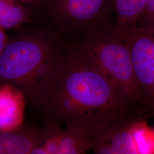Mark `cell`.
Here are the masks:
<instances>
[{
	"label": "cell",
	"instance_id": "obj_3",
	"mask_svg": "<svg viewBox=\"0 0 154 154\" xmlns=\"http://www.w3.org/2000/svg\"><path fill=\"white\" fill-rule=\"evenodd\" d=\"M75 48L132 104L143 105L128 46L112 23L99 25L83 33Z\"/></svg>",
	"mask_w": 154,
	"mask_h": 154
},
{
	"label": "cell",
	"instance_id": "obj_2",
	"mask_svg": "<svg viewBox=\"0 0 154 154\" xmlns=\"http://www.w3.org/2000/svg\"><path fill=\"white\" fill-rule=\"evenodd\" d=\"M65 51L48 30H21L9 37L0 54V83L16 86L36 107L54 82Z\"/></svg>",
	"mask_w": 154,
	"mask_h": 154
},
{
	"label": "cell",
	"instance_id": "obj_9",
	"mask_svg": "<svg viewBox=\"0 0 154 154\" xmlns=\"http://www.w3.org/2000/svg\"><path fill=\"white\" fill-rule=\"evenodd\" d=\"M43 138L42 128L23 125L15 130L0 131V154H32Z\"/></svg>",
	"mask_w": 154,
	"mask_h": 154
},
{
	"label": "cell",
	"instance_id": "obj_1",
	"mask_svg": "<svg viewBox=\"0 0 154 154\" xmlns=\"http://www.w3.org/2000/svg\"><path fill=\"white\" fill-rule=\"evenodd\" d=\"M135 106L75 47L65 51L54 82L36 108L47 121L77 127L92 139Z\"/></svg>",
	"mask_w": 154,
	"mask_h": 154
},
{
	"label": "cell",
	"instance_id": "obj_6",
	"mask_svg": "<svg viewBox=\"0 0 154 154\" xmlns=\"http://www.w3.org/2000/svg\"><path fill=\"white\" fill-rule=\"evenodd\" d=\"M122 35L130 51L143 105L154 111V28H138Z\"/></svg>",
	"mask_w": 154,
	"mask_h": 154
},
{
	"label": "cell",
	"instance_id": "obj_13",
	"mask_svg": "<svg viewBox=\"0 0 154 154\" xmlns=\"http://www.w3.org/2000/svg\"><path fill=\"white\" fill-rule=\"evenodd\" d=\"M22 4L28 6L30 8H37L44 5L45 3L46 2L47 0H17Z\"/></svg>",
	"mask_w": 154,
	"mask_h": 154
},
{
	"label": "cell",
	"instance_id": "obj_14",
	"mask_svg": "<svg viewBox=\"0 0 154 154\" xmlns=\"http://www.w3.org/2000/svg\"><path fill=\"white\" fill-rule=\"evenodd\" d=\"M9 37L6 34L5 30L0 28V54L5 48Z\"/></svg>",
	"mask_w": 154,
	"mask_h": 154
},
{
	"label": "cell",
	"instance_id": "obj_11",
	"mask_svg": "<svg viewBox=\"0 0 154 154\" xmlns=\"http://www.w3.org/2000/svg\"><path fill=\"white\" fill-rule=\"evenodd\" d=\"M34 9L17 0H0V28L6 30L21 28L32 21Z\"/></svg>",
	"mask_w": 154,
	"mask_h": 154
},
{
	"label": "cell",
	"instance_id": "obj_4",
	"mask_svg": "<svg viewBox=\"0 0 154 154\" xmlns=\"http://www.w3.org/2000/svg\"><path fill=\"white\" fill-rule=\"evenodd\" d=\"M50 20L60 31L82 34L113 23L112 0H47Z\"/></svg>",
	"mask_w": 154,
	"mask_h": 154
},
{
	"label": "cell",
	"instance_id": "obj_5",
	"mask_svg": "<svg viewBox=\"0 0 154 154\" xmlns=\"http://www.w3.org/2000/svg\"><path fill=\"white\" fill-rule=\"evenodd\" d=\"M132 111L111 120L92 137V150L97 154L142 153L139 138L142 123Z\"/></svg>",
	"mask_w": 154,
	"mask_h": 154
},
{
	"label": "cell",
	"instance_id": "obj_8",
	"mask_svg": "<svg viewBox=\"0 0 154 154\" xmlns=\"http://www.w3.org/2000/svg\"><path fill=\"white\" fill-rule=\"evenodd\" d=\"M26 103L24 94L16 86L0 83V131L15 130L23 125Z\"/></svg>",
	"mask_w": 154,
	"mask_h": 154
},
{
	"label": "cell",
	"instance_id": "obj_10",
	"mask_svg": "<svg viewBox=\"0 0 154 154\" xmlns=\"http://www.w3.org/2000/svg\"><path fill=\"white\" fill-rule=\"evenodd\" d=\"M148 0H112V20L116 29L125 34L138 28Z\"/></svg>",
	"mask_w": 154,
	"mask_h": 154
},
{
	"label": "cell",
	"instance_id": "obj_7",
	"mask_svg": "<svg viewBox=\"0 0 154 154\" xmlns=\"http://www.w3.org/2000/svg\"><path fill=\"white\" fill-rule=\"evenodd\" d=\"M42 129L44 138L32 154H82L92 150L91 137L77 127L47 121Z\"/></svg>",
	"mask_w": 154,
	"mask_h": 154
},
{
	"label": "cell",
	"instance_id": "obj_12",
	"mask_svg": "<svg viewBox=\"0 0 154 154\" xmlns=\"http://www.w3.org/2000/svg\"><path fill=\"white\" fill-rule=\"evenodd\" d=\"M138 28H154V0H148L146 9L141 17Z\"/></svg>",
	"mask_w": 154,
	"mask_h": 154
}]
</instances>
